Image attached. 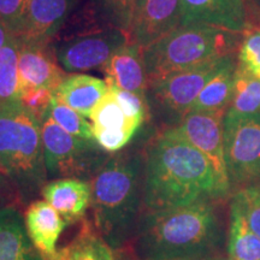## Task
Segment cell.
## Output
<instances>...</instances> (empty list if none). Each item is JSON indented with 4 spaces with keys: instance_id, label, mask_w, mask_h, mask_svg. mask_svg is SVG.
<instances>
[{
    "instance_id": "33",
    "label": "cell",
    "mask_w": 260,
    "mask_h": 260,
    "mask_svg": "<svg viewBox=\"0 0 260 260\" xmlns=\"http://www.w3.org/2000/svg\"><path fill=\"white\" fill-rule=\"evenodd\" d=\"M17 195L19 193L14 182L0 171V211L14 206Z\"/></svg>"
},
{
    "instance_id": "4",
    "label": "cell",
    "mask_w": 260,
    "mask_h": 260,
    "mask_svg": "<svg viewBox=\"0 0 260 260\" xmlns=\"http://www.w3.org/2000/svg\"><path fill=\"white\" fill-rule=\"evenodd\" d=\"M243 35L209 24L180 25L144 48L148 83L209 60L232 56L240 50Z\"/></svg>"
},
{
    "instance_id": "23",
    "label": "cell",
    "mask_w": 260,
    "mask_h": 260,
    "mask_svg": "<svg viewBox=\"0 0 260 260\" xmlns=\"http://www.w3.org/2000/svg\"><path fill=\"white\" fill-rule=\"evenodd\" d=\"M260 112V79L241 65L235 71L233 99L226 113L233 116H251Z\"/></svg>"
},
{
    "instance_id": "25",
    "label": "cell",
    "mask_w": 260,
    "mask_h": 260,
    "mask_svg": "<svg viewBox=\"0 0 260 260\" xmlns=\"http://www.w3.org/2000/svg\"><path fill=\"white\" fill-rule=\"evenodd\" d=\"M68 260H115L112 248L104 241L103 237L89 232L82 233L71 242L69 246L61 249Z\"/></svg>"
},
{
    "instance_id": "34",
    "label": "cell",
    "mask_w": 260,
    "mask_h": 260,
    "mask_svg": "<svg viewBox=\"0 0 260 260\" xmlns=\"http://www.w3.org/2000/svg\"><path fill=\"white\" fill-rule=\"evenodd\" d=\"M14 35L11 34V31L9 30L8 27L3 23L2 21H0V51H2V48L5 46L6 44H8L10 39H11Z\"/></svg>"
},
{
    "instance_id": "32",
    "label": "cell",
    "mask_w": 260,
    "mask_h": 260,
    "mask_svg": "<svg viewBox=\"0 0 260 260\" xmlns=\"http://www.w3.org/2000/svg\"><path fill=\"white\" fill-rule=\"evenodd\" d=\"M54 92L47 88L28 89L21 93V103L39 121H41L50 109Z\"/></svg>"
},
{
    "instance_id": "6",
    "label": "cell",
    "mask_w": 260,
    "mask_h": 260,
    "mask_svg": "<svg viewBox=\"0 0 260 260\" xmlns=\"http://www.w3.org/2000/svg\"><path fill=\"white\" fill-rule=\"evenodd\" d=\"M40 125L47 176L87 181L93 178L110 158L109 152L100 147L95 140L69 134L48 113L41 119Z\"/></svg>"
},
{
    "instance_id": "26",
    "label": "cell",
    "mask_w": 260,
    "mask_h": 260,
    "mask_svg": "<svg viewBox=\"0 0 260 260\" xmlns=\"http://www.w3.org/2000/svg\"><path fill=\"white\" fill-rule=\"evenodd\" d=\"M47 113L60 128L69 134L81 139L94 140L93 126L87 121L86 117L60 102L56 95L52 99Z\"/></svg>"
},
{
    "instance_id": "3",
    "label": "cell",
    "mask_w": 260,
    "mask_h": 260,
    "mask_svg": "<svg viewBox=\"0 0 260 260\" xmlns=\"http://www.w3.org/2000/svg\"><path fill=\"white\" fill-rule=\"evenodd\" d=\"M142 158L125 153L110 157L92 178L94 224L107 245L119 248L132 237L141 205Z\"/></svg>"
},
{
    "instance_id": "31",
    "label": "cell",
    "mask_w": 260,
    "mask_h": 260,
    "mask_svg": "<svg viewBox=\"0 0 260 260\" xmlns=\"http://www.w3.org/2000/svg\"><path fill=\"white\" fill-rule=\"evenodd\" d=\"M107 86L112 89L117 102L119 103V105L122 106V109L124 110L126 115H128L130 118L135 119V121L144 124L145 119L147 118L148 110L146 94L128 92V90L119 89L115 86H110V84H107Z\"/></svg>"
},
{
    "instance_id": "19",
    "label": "cell",
    "mask_w": 260,
    "mask_h": 260,
    "mask_svg": "<svg viewBox=\"0 0 260 260\" xmlns=\"http://www.w3.org/2000/svg\"><path fill=\"white\" fill-rule=\"evenodd\" d=\"M109 89L106 81L86 74L68 76L54 92L60 102L67 104L84 117H89L102 98Z\"/></svg>"
},
{
    "instance_id": "18",
    "label": "cell",
    "mask_w": 260,
    "mask_h": 260,
    "mask_svg": "<svg viewBox=\"0 0 260 260\" xmlns=\"http://www.w3.org/2000/svg\"><path fill=\"white\" fill-rule=\"evenodd\" d=\"M41 194L65 223L71 224L86 213L92 200V187L80 178H58L42 187Z\"/></svg>"
},
{
    "instance_id": "22",
    "label": "cell",
    "mask_w": 260,
    "mask_h": 260,
    "mask_svg": "<svg viewBox=\"0 0 260 260\" xmlns=\"http://www.w3.org/2000/svg\"><path fill=\"white\" fill-rule=\"evenodd\" d=\"M228 254L235 260H260V237L249 228L239 204L230 206V229Z\"/></svg>"
},
{
    "instance_id": "35",
    "label": "cell",
    "mask_w": 260,
    "mask_h": 260,
    "mask_svg": "<svg viewBox=\"0 0 260 260\" xmlns=\"http://www.w3.org/2000/svg\"><path fill=\"white\" fill-rule=\"evenodd\" d=\"M56 260H68L67 255H65L64 253L61 252V249H60V251H58V255H57V259Z\"/></svg>"
},
{
    "instance_id": "15",
    "label": "cell",
    "mask_w": 260,
    "mask_h": 260,
    "mask_svg": "<svg viewBox=\"0 0 260 260\" xmlns=\"http://www.w3.org/2000/svg\"><path fill=\"white\" fill-rule=\"evenodd\" d=\"M82 0H31L21 41L50 44Z\"/></svg>"
},
{
    "instance_id": "8",
    "label": "cell",
    "mask_w": 260,
    "mask_h": 260,
    "mask_svg": "<svg viewBox=\"0 0 260 260\" xmlns=\"http://www.w3.org/2000/svg\"><path fill=\"white\" fill-rule=\"evenodd\" d=\"M130 42L129 35L121 28L57 39L52 42L59 65L68 73L104 68L112 54Z\"/></svg>"
},
{
    "instance_id": "29",
    "label": "cell",
    "mask_w": 260,
    "mask_h": 260,
    "mask_svg": "<svg viewBox=\"0 0 260 260\" xmlns=\"http://www.w3.org/2000/svg\"><path fill=\"white\" fill-rule=\"evenodd\" d=\"M239 60L242 68L260 79V29L245 32L239 50Z\"/></svg>"
},
{
    "instance_id": "10",
    "label": "cell",
    "mask_w": 260,
    "mask_h": 260,
    "mask_svg": "<svg viewBox=\"0 0 260 260\" xmlns=\"http://www.w3.org/2000/svg\"><path fill=\"white\" fill-rule=\"evenodd\" d=\"M224 111L189 112L172 129L209 159L226 195L230 181L224 151Z\"/></svg>"
},
{
    "instance_id": "16",
    "label": "cell",
    "mask_w": 260,
    "mask_h": 260,
    "mask_svg": "<svg viewBox=\"0 0 260 260\" xmlns=\"http://www.w3.org/2000/svg\"><path fill=\"white\" fill-rule=\"evenodd\" d=\"M106 83L117 88L146 94L148 77L144 60V48L135 42H128L117 50L105 67Z\"/></svg>"
},
{
    "instance_id": "7",
    "label": "cell",
    "mask_w": 260,
    "mask_h": 260,
    "mask_svg": "<svg viewBox=\"0 0 260 260\" xmlns=\"http://www.w3.org/2000/svg\"><path fill=\"white\" fill-rule=\"evenodd\" d=\"M224 151L230 184L260 182V112L224 116Z\"/></svg>"
},
{
    "instance_id": "28",
    "label": "cell",
    "mask_w": 260,
    "mask_h": 260,
    "mask_svg": "<svg viewBox=\"0 0 260 260\" xmlns=\"http://www.w3.org/2000/svg\"><path fill=\"white\" fill-rule=\"evenodd\" d=\"M233 199L239 204L253 233L260 237V183L245 186Z\"/></svg>"
},
{
    "instance_id": "36",
    "label": "cell",
    "mask_w": 260,
    "mask_h": 260,
    "mask_svg": "<svg viewBox=\"0 0 260 260\" xmlns=\"http://www.w3.org/2000/svg\"><path fill=\"white\" fill-rule=\"evenodd\" d=\"M218 260H235L233 258H230V256H228V258H222V259H218Z\"/></svg>"
},
{
    "instance_id": "11",
    "label": "cell",
    "mask_w": 260,
    "mask_h": 260,
    "mask_svg": "<svg viewBox=\"0 0 260 260\" xmlns=\"http://www.w3.org/2000/svg\"><path fill=\"white\" fill-rule=\"evenodd\" d=\"M182 23V0H138L128 30L130 42L149 46Z\"/></svg>"
},
{
    "instance_id": "14",
    "label": "cell",
    "mask_w": 260,
    "mask_h": 260,
    "mask_svg": "<svg viewBox=\"0 0 260 260\" xmlns=\"http://www.w3.org/2000/svg\"><path fill=\"white\" fill-rule=\"evenodd\" d=\"M209 24L245 32L248 29L243 0H182V23Z\"/></svg>"
},
{
    "instance_id": "12",
    "label": "cell",
    "mask_w": 260,
    "mask_h": 260,
    "mask_svg": "<svg viewBox=\"0 0 260 260\" xmlns=\"http://www.w3.org/2000/svg\"><path fill=\"white\" fill-rule=\"evenodd\" d=\"M89 118L94 140L109 153L124 148L142 125L126 115L110 87L98 102Z\"/></svg>"
},
{
    "instance_id": "30",
    "label": "cell",
    "mask_w": 260,
    "mask_h": 260,
    "mask_svg": "<svg viewBox=\"0 0 260 260\" xmlns=\"http://www.w3.org/2000/svg\"><path fill=\"white\" fill-rule=\"evenodd\" d=\"M111 23L128 32L138 0H95Z\"/></svg>"
},
{
    "instance_id": "9",
    "label": "cell",
    "mask_w": 260,
    "mask_h": 260,
    "mask_svg": "<svg viewBox=\"0 0 260 260\" xmlns=\"http://www.w3.org/2000/svg\"><path fill=\"white\" fill-rule=\"evenodd\" d=\"M234 57L226 56L172 73L148 83L153 99L168 112L182 119L190 112L195 100L206 83Z\"/></svg>"
},
{
    "instance_id": "21",
    "label": "cell",
    "mask_w": 260,
    "mask_h": 260,
    "mask_svg": "<svg viewBox=\"0 0 260 260\" xmlns=\"http://www.w3.org/2000/svg\"><path fill=\"white\" fill-rule=\"evenodd\" d=\"M235 58H232L211 79L195 100L190 112L224 111L229 109L233 99L236 71Z\"/></svg>"
},
{
    "instance_id": "2",
    "label": "cell",
    "mask_w": 260,
    "mask_h": 260,
    "mask_svg": "<svg viewBox=\"0 0 260 260\" xmlns=\"http://www.w3.org/2000/svg\"><path fill=\"white\" fill-rule=\"evenodd\" d=\"M148 212L138 228V252L145 260L201 259L222 239L210 200Z\"/></svg>"
},
{
    "instance_id": "27",
    "label": "cell",
    "mask_w": 260,
    "mask_h": 260,
    "mask_svg": "<svg viewBox=\"0 0 260 260\" xmlns=\"http://www.w3.org/2000/svg\"><path fill=\"white\" fill-rule=\"evenodd\" d=\"M31 0H0V21L15 38L23 34Z\"/></svg>"
},
{
    "instance_id": "24",
    "label": "cell",
    "mask_w": 260,
    "mask_h": 260,
    "mask_svg": "<svg viewBox=\"0 0 260 260\" xmlns=\"http://www.w3.org/2000/svg\"><path fill=\"white\" fill-rule=\"evenodd\" d=\"M19 40L12 37L0 51V104L19 102Z\"/></svg>"
},
{
    "instance_id": "20",
    "label": "cell",
    "mask_w": 260,
    "mask_h": 260,
    "mask_svg": "<svg viewBox=\"0 0 260 260\" xmlns=\"http://www.w3.org/2000/svg\"><path fill=\"white\" fill-rule=\"evenodd\" d=\"M25 220L15 206L0 211V260H37Z\"/></svg>"
},
{
    "instance_id": "1",
    "label": "cell",
    "mask_w": 260,
    "mask_h": 260,
    "mask_svg": "<svg viewBox=\"0 0 260 260\" xmlns=\"http://www.w3.org/2000/svg\"><path fill=\"white\" fill-rule=\"evenodd\" d=\"M144 172V204L148 211L225 197L209 159L172 128L149 142Z\"/></svg>"
},
{
    "instance_id": "13",
    "label": "cell",
    "mask_w": 260,
    "mask_h": 260,
    "mask_svg": "<svg viewBox=\"0 0 260 260\" xmlns=\"http://www.w3.org/2000/svg\"><path fill=\"white\" fill-rule=\"evenodd\" d=\"M18 73L21 93L38 88H47L56 92L68 77L65 70L58 63L52 42L35 44L19 40Z\"/></svg>"
},
{
    "instance_id": "5",
    "label": "cell",
    "mask_w": 260,
    "mask_h": 260,
    "mask_svg": "<svg viewBox=\"0 0 260 260\" xmlns=\"http://www.w3.org/2000/svg\"><path fill=\"white\" fill-rule=\"evenodd\" d=\"M0 171L14 182L22 200L37 193L47 177L40 121L21 100L0 104Z\"/></svg>"
},
{
    "instance_id": "17",
    "label": "cell",
    "mask_w": 260,
    "mask_h": 260,
    "mask_svg": "<svg viewBox=\"0 0 260 260\" xmlns=\"http://www.w3.org/2000/svg\"><path fill=\"white\" fill-rule=\"evenodd\" d=\"M28 236L42 259L56 260L57 241L67 225L65 220L46 200L34 201L25 212Z\"/></svg>"
},
{
    "instance_id": "37",
    "label": "cell",
    "mask_w": 260,
    "mask_h": 260,
    "mask_svg": "<svg viewBox=\"0 0 260 260\" xmlns=\"http://www.w3.org/2000/svg\"><path fill=\"white\" fill-rule=\"evenodd\" d=\"M175 260H201V259H175Z\"/></svg>"
}]
</instances>
